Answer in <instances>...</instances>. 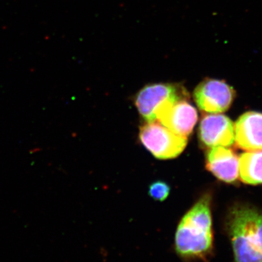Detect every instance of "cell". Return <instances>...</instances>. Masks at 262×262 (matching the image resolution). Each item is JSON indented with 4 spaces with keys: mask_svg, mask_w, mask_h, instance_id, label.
I'll return each instance as SVG.
<instances>
[{
    "mask_svg": "<svg viewBox=\"0 0 262 262\" xmlns=\"http://www.w3.org/2000/svg\"><path fill=\"white\" fill-rule=\"evenodd\" d=\"M213 248L211 196L205 194L179 222L174 251L184 262L205 261Z\"/></svg>",
    "mask_w": 262,
    "mask_h": 262,
    "instance_id": "cell-1",
    "label": "cell"
},
{
    "mask_svg": "<svg viewBox=\"0 0 262 262\" xmlns=\"http://www.w3.org/2000/svg\"><path fill=\"white\" fill-rule=\"evenodd\" d=\"M234 262H262V213L248 206L231 211L227 222Z\"/></svg>",
    "mask_w": 262,
    "mask_h": 262,
    "instance_id": "cell-2",
    "label": "cell"
},
{
    "mask_svg": "<svg viewBox=\"0 0 262 262\" xmlns=\"http://www.w3.org/2000/svg\"><path fill=\"white\" fill-rule=\"evenodd\" d=\"M139 139L142 145L160 160L177 158L188 142L187 137L175 134L158 121L146 122L141 125Z\"/></svg>",
    "mask_w": 262,
    "mask_h": 262,
    "instance_id": "cell-3",
    "label": "cell"
},
{
    "mask_svg": "<svg viewBox=\"0 0 262 262\" xmlns=\"http://www.w3.org/2000/svg\"><path fill=\"white\" fill-rule=\"evenodd\" d=\"M189 99L187 89L181 83L160 82L149 84L136 95L135 105L146 122L156 121V113L167 103Z\"/></svg>",
    "mask_w": 262,
    "mask_h": 262,
    "instance_id": "cell-4",
    "label": "cell"
},
{
    "mask_svg": "<svg viewBox=\"0 0 262 262\" xmlns=\"http://www.w3.org/2000/svg\"><path fill=\"white\" fill-rule=\"evenodd\" d=\"M235 96V91L232 86L218 79H205L193 92L196 106L207 114H222L227 111Z\"/></svg>",
    "mask_w": 262,
    "mask_h": 262,
    "instance_id": "cell-5",
    "label": "cell"
},
{
    "mask_svg": "<svg viewBox=\"0 0 262 262\" xmlns=\"http://www.w3.org/2000/svg\"><path fill=\"white\" fill-rule=\"evenodd\" d=\"M156 121L179 136L187 137L191 135L198 122L196 108L189 99H182L167 103L156 113Z\"/></svg>",
    "mask_w": 262,
    "mask_h": 262,
    "instance_id": "cell-6",
    "label": "cell"
},
{
    "mask_svg": "<svg viewBox=\"0 0 262 262\" xmlns=\"http://www.w3.org/2000/svg\"><path fill=\"white\" fill-rule=\"evenodd\" d=\"M198 138L205 148L229 147L234 144V125L228 117L222 114L203 115L198 128Z\"/></svg>",
    "mask_w": 262,
    "mask_h": 262,
    "instance_id": "cell-7",
    "label": "cell"
},
{
    "mask_svg": "<svg viewBox=\"0 0 262 262\" xmlns=\"http://www.w3.org/2000/svg\"><path fill=\"white\" fill-rule=\"evenodd\" d=\"M206 166L208 171L222 182L233 183L238 179V156L226 146L209 148L206 153Z\"/></svg>",
    "mask_w": 262,
    "mask_h": 262,
    "instance_id": "cell-8",
    "label": "cell"
},
{
    "mask_svg": "<svg viewBox=\"0 0 262 262\" xmlns=\"http://www.w3.org/2000/svg\"><path fill=\"white\" fill-rule=\"evenodd\" d=\"M234 142L246 151L262 149V113L248 112L234 124Z\"/></svg>",
    "mask_w": 262,
    "mask_h": 262,
    "instance_id": "cell-9",
    "label": "cell"
},
{
    "mask_svg": "<svg viewBox=\"0 0 262 262\" xmlns=\"http://www.w3.org/2000/svg\"><path fill=\"white\" fill-rule=\"evenodd\" d=\"M239 177L245 184H262V149L247 151L239 156Z\"/></svg>",
    "mask_w": 262,
    "mask_h": 262,
    "instance_id": "cell-10",
    "label": "cell"
},
{
    "mask_svg": "<svg viewBox=\"0 0 262 262\" xmlns=\"http://www.w3.org/2000/svg\"><path fill=\"white\" fill-rule=\"evenodd\" d=\"M170 187L163 181H157L150 184L148 194L150 198L156 201L163 202L166 200L170 194Z\"/></svg>",
    "mask_w": 262,
    "mask_h": 262,
    "instance_id": "cell-11",
    "label": "cell"
}]
</instances>
